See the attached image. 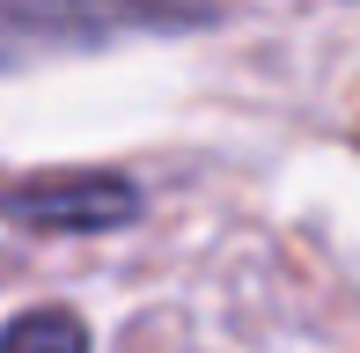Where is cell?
I'll list each match as a JSON object with an SVG mask.
<instances>
[{"instance_id": "6da1fadb", "label": "cell", "mask_w": 360, "mask_h": 353, "mask_svg": "<svg viewBox=\"0 0 360 353\" xmlns=\"http://www.w3.org/2000/svg\"><path fill=\"white\" fill-rule=\"evenodd\" d=\"M214 8L199 0H0V67L44 52H96L133 30H199Z\"/></svg>"}, {"instance_id": "7a4b0ae2", "label": "cell", "mask_w": 360, "mask_h": 353, "mask_svg": "<svg viewBox=\"0 0 360 353\" xmlns=\"http://www.w3.org/2000/svg\"><path fill=\"white\" fill-rule=\"evenodd\" d=\"M0 221L37 236H110L140 221V184L110 169H67V176H30V184H0Z\"/></svg>"}, {"instance_id": "3957f363", "label": "cell", "mask_w": 360, "mask_h": 353, "mask_svg": "<svg viewBox=\"0 0 360 353\" xmlns=\"http://www.w3.org/2000/svg\"><path fill=\"white\" fill-rule=\"evenodd\" d=\"M0 353H89V331L67 309H30L0 331Z\"/></svg>"}]
</instances>
